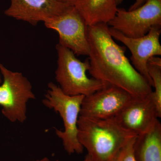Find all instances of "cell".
Returning <instances> with one entry per match:
<instances>
[{"instance_id":"52a82bcc","label":"cell","mask_w":161,"mask_h":161,"mask_svg":"<svg viewBox=\"0 0 161 161\" xmlns=\"http://www.w3.org/2000/svg\"><path fill=\"white\" fill-rule=\"evenodd\" d=\"M49 29L58 33L59 44L72 51L77 56H88L90 48L87 38V26L74 6L44 22Z\"/></svg>"},{"instance_id":"9a60e30c","label":"cell","mask_w":161,"mask_h":161,"mask_svg":"<svg viewBox=\"0 0 161 161\" xmlns=\"http://www.w3.org/2000/svg\"><path fill=\"white\" fill-rule=\"evenodd\" d=\"M136 136L130 139L121 148L112 161H136L134 154V143Z\"/></svg>"},{"instance_id":"ac0fdd59","label":"cell","mask_w":161,"mask_h":161,"mask_svg":"<svg viewBox=\"0 0 161 161\" xmlns=\"http://www.w3.org/2000/svg\"><path fill=\"white\" fill-rule=\"evenodd\" d=\"M82 161H92V160H91V158L89 156V155L88 154H87L85 158Z\"/></svg>"},{"instance_id":"ffe728a7","label":"cell","mask_w":161,"mask_h":161,"mask_svg":"<svg viewBox=\"0 0 161 161\" xmlns=\"http://www.w3.org/2000/svg\"><path fill=\"white\" fill-rule=\"evenodd\" d=\"M115 1H116V4H117V6H118V5H119V4L122 3L123 0H115Z\"/></svg>"},{"instance_id":"7c38bea8","label":"cell","mask_w":161,"mask_h":161,"mask_svg":"<svg viewBox=\"0 0 161 161\" xmlns=\"http://www.w3.org/2000/svg\"><path fill=\"white\" fill-rule=\"evenodd\" d=\"M74 6L87 26L108 24L118 9L115 0H77Z\"/></svg>"},{"instance_id":"277c9868","label":"cell","mask_w":161,"mask_h":161,"mask_svg":"<svg viewBox=\"0 0 161 161\" xmlns=\"http://www.w3.org/2000/svg\"><path fill=\"white\" fill-rule=\"evenodd\" d=\"M56 49L58 58L55 79L64 94L86 96L106 86L100 80L88 77L86 72L90 66L88 58L81 61L72 51L59 43Z\"/></svg>"},{"instance_id":"e0dca14e","label":"cell","mask_w":161,"mask_h":161,"mask_svg":"<svg viewBox=\"0 0 161 161\" xmlns=\"http://www.w3.org/2000/svg\"><path fill=\"white\" fill-rule=\"evenodd\" d=\"M56 1L60 2V3H65V4L74 6L75 3L77 2V0H56Z\"/></svg>"},{"instance_id":"d6986e66","label":"cell","mask_w":161,"mask_h":161,"mask_svg":"<svg viewBox=\"0 0 161 161\" xmlns=\"http://www.w3.org/2000/svg\"><path fill=\"white\" fill-rule=\"evenodd\" d=\"M36 161H52L47 158H43L37 160Z\"/></svg>"},{"instance_id":"8992f818","label":"cell","mask_w":161,"mask_h":161,"mask_svg":"<svg viewBox=\"0 0 161 161\" xmlns=\"http://www.w3.org/2000/svg\"><path fill=\"white\" fill-rule=\"evenodd\" d=\"M108 25L128 37L143 36L153 26H161V0H147L133 10L118 8Z\"/></svg>"},{"instance_id":"6da1fadb","label":"cell","mask_w":161,"mask_h":161,"mask_svg":"<svg viewBox=\"0 0 161 161\" xmlns=\"http://www.w3.org/2000/svg\"><path fill=\"white\" fill-rule=\"evenodd\" d=\"M90 45L89 70L92 78L113 86L136 97L149 95L152 86L132 66L125 54V47L115 42L105 23L88 26Z\"/></svg>"},{"instance_id":"2e32d148","label":"cell","mask_w":161,"mask_h":161,"mask_svg":"<svg viewBox=\"0 0 161 161\" xmlns=\"http://www.w3.org/2000/svg\"><path fill=\"white\" fill-rule=\"evenodd\" d=\"M146 1L147 0H136L135 3L130 6L129 10H133V9L138 8L140 6H142L146 2Z\"/></svg>"},{"instance_id":"30bf717a","label":"cell","mask_w":161,"mask_h":161,"mask_svg":"<svg viewBox=\"0 0 161 161\" xmlns=\"http://www.w3.org/2000/svg\"><path fill=\"white\" fill-rule=\"evenodd\" d=\"M151 93L135 97L113 117L121 127L136 136L152 130L161 116Z\"/></svg>"},{"instance_id":"5b68a950","label":"cell","mask_w":161,"mask_h":161,"mask_svg":"<svg viewBox=\"0 0 161 161\" xmlns=\"http://www.w3.org/2000/svg\"><path fill=\"white\" fill-rule=\"evenodd\" d=\"M3 81L0 84L2 113L11 122L23 123L27 118V103L34 99L31 83L22 73L14 72L0 63Z\"/></svg>"},{"instance_id":"4fadbf2b","label":"cell","mask_w":161,"mask_h":161,"mask_svg":"<svg viewBox=\"0 0 161 161\" xmlns=\"http://www.w3.org/2000/svg\"><path fill=\"white\" fill-rule=\"evenodd\" d=\"M136 161H161V124L158 120L149 132L137 136L134 143Z\"/></svg>"},{"instance_id":"9c48e42d","label":"cell","mask_w":161,"mask_h":161,"mask_svg":"<svg viewBox=\"0 0 161 161\" xmlns=\"http://www.w3.org/2000/svg\"><path fill=\"white\" fill-rule=\"evenodd\" d=\"M161 26L153 27L147 35L141 37H128L109 27L112 38L123 43L131 53V64L136 70L153 87L152 79L147 69V63L150 58L161 55L160 36Z\"/></svg>"},{"instance_id":"8fae6325","label":"cell","mask_w":161,"mask_h":161,"mask_svg":"<svg viewBox=\"0 0 161 161\" xmlns=\"http://www.w3.org/2000/svg\"><path fill=\"white\" fill-rule=\"evenodd\" d=\"M10 1V6L5 10V15L32 25L58 15L72 6L56 0Z\"/></svg>"},{"instance_id":"5bb4252c","label":"cell","mask_w":161,"mask_h":161,"mask_svg":"<svg viewBox=\"0 0 161 161\" xmlns=\"http://www.w3.org/2000/svg\"><path fill=\"white\" fill-rule=\"evenodd\" d=\"M147 69L152 79L154 91L151 92L153 99L161 116V59L154 56L150 58L147 63Z\"/></svg>"},{"instance_id":"3957f363","label":"cell","mask_w":161,"mask_h":161,"mask_svg":"<svg viewBox=\"0 0 161 161\" xmlns=\"http://www.w3.org/2000/svg\"><path fill=\"white\" fill-rule=\"evenodd\" d=\"M47 87L42 101L43 104L59 113L64 126L63 131L55 129L56 135L62 141L64 148L68 154H81L84 149L78 139V122L85 96L67 95L53 82L48 83Z\"/></svg>"},{"instance_id":"7a4b0ae2","label":"cell","mask_w":161,"mask_h":161,"mask_svg":"<svg viewBox=\"0 0 161 161\" xmlns=\"http://www.w3.org/2000/svg\"><path fill=\"white\" fill-rule=\"evenodd\" d=\"M78 139L92 161H112L130 139L136 136L120 126L114 118L97 119L79 115Z\"/></svg>"},{"instance_id":"ba28073f","label":"cell","mask_w":161,"mask_h":161,"mask_svg":"<svg viewBox=\"0 0 161 161\" xmlns=\"http://www.w3.org/2000/svg\"><path fill=\"white\" fill-rule=\"evenodd\" d=\"M135 97L117 87L106 86L85 96L80 116L97 119L113 118Z\"/></svg>"},{"instance_id":"44dd1931","label":"cell","mask_w":161,"mask_h":161,"mask_svg":"<svg viewBox=\"0 0 161 161\" xmlns=\"http://www.w3.org/2000/svg\"><path fill=\"white\" fill-rule=\"evenodd\" d=\"M2 81H3V79H2V75L0 72V84L2 83Z\"/></svg>"}]
</instances>
